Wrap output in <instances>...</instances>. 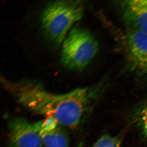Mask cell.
<instances>
[{
	"label": "cell",
	"instance_id": "1",
	"mask_svg": "<svg viewBox=\"0 0 147 147\" xmlns=\"http://www.w3.org/2000/svg\"><path fill=\"white\" fill-rule=\"evenodd\" d=\"M4 88L17 102L36 114L54 119L64 127H76L91 113L103 91V85L79 88L57 94L36 82H12L2 78Z\"/></svg>",
	"mask_w": 147,
	"mask_h": 147
},
{
	"label": "cell",
	"instance_id": "2",
	"mask_svg": "<svg viewBox=\"0 0 147 147\" xmlns=\"http://www.w3.org/2000/svg\"><path fill=\"white\" fill-rule=\"evenodd\" d=\"M84 6L82 1H56L51 2L42 10L41 28L47 39L59 47L71 27L84 16Z\"/></svg>",
	"mask_w": 147,
	"mask_h": 147
},
{
	"label": "cell",
	"instance_id": "3",
	"mask_svg": "<svg viewBox=\"0 0 147 147\" xmlns=\"http://www.w3.org/2000/svg\"><path fill=\"white\" fill-rule=\"evenodd\" d=\"M98 43L90 33L83 28H71L62 43L61 61L66 68L82 69L98 53Z\"/></svg>",
	"mask_w": 147,
	"mask_h": 147
},
{
	"label": "cell",
	"instance_id": "4",
	"mask_svg": "<svg viewBox=\"0 0 147 147\" xmlns=\"http://www.w3.org/2000/svg\"><path fill=\"white\" fill-rule=\"evenodd\" d=\"M125 45L129 68L140 76H147V33L128 30Z\"/></svg>",
	"mask_w": 147,
	"mask_h": 147
},
{
	"label": "cell",
	"instance_id": "5",
	"mask_svg": "<svg viewBox=\"0 0 147 147\" xmlns=\"http://www.w3.org/2000/svg\"><path fill=\"white\" fill-rule=\"evenodd\" d=\"M9 147H42L41 136L35 124L21 117L12 118L8 123Z\"/></svg>",
	"mask_w": 147,
	"mask_h": 147
},
{
	"label": "cell",
	"instance_id": "6",
	"mask_svg": "<svg viewBox=\"0 0 147 147\" xmlns=\"http://www.w3.org/2000/svg\"><path fill=\"white\" fill-rule=\"evenodd\" d=\"M121 8L128 30L147 33V0L123 1Z\"/></svg>",
	"mask_w": 147,
	"mask_h": 147
},
{
	"label": "cell",
	"instance_id": "7",
	"mask_svg": "<svg viewBox=\"0 0 147 147\" xmlns=\"http://www.w3.org/2000/svg\"><path fill=\"white\" fill-rule=\"evenodd\" d=\"M45 147H69L68 136L62 126L54 119L47 117L35 123Z\"/></svg>",
	"mask_w": 147,
	"mask_h": 147
},
{
	"label": "cell",
	"instance_id": "8",
	"mask_svg": "<svg viewBox=\"0 0 147 147\" xmlns=\"http://www.w3.org/2000/svg\"><path fill=\"white\" fill-rule=\"evenodd\" d=\"M129 119L131 124L147 137V96L132 108Z\"/></svg>",
	"mask_w": 147,
	"mask_h": 147
},
{
	"label": "cell",
	"instance_id": "9",
	"mask_svg": "<svg viewBox=\"0 0 147 147\" xmlns=\"http://www.w3.org/2000/svg\"><path fill=\"white\" fill-rule=\"evenodd\" d=\"M122 137L121 135L112 136L104 134L98 139L92 147H121Z\"/></svg>",
	"mask_w": 147,
	"mask_h": 147
}]
</instances>
